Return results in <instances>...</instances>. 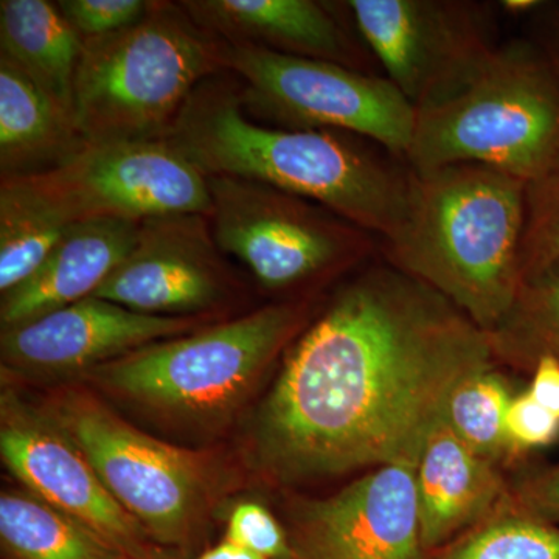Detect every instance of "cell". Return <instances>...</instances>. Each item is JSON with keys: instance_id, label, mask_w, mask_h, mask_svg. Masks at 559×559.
I'll list each match as a JSON object with an SVG mask.
<instances>
[{"instance_id": "obj_1", "label": "cell", "mask_w": 559, "mask_h": 559, "mask_svg": "<svg viewBox=\"0 0 559 559\" xmlns=\"http://www.w3.org/2000/svg\"><path fill=\"white\" fill-rule=\"evenodd\" d=\"M495 360L452 301L374 264L290 347L257 421L260 460L283 480L418 462L454 389Z\"/></svg>"}, {"instance_id": "obj_2", "label": "cell", "mask_w": 559, "mask_h": 559, "mask_svg": "<svg viewBox=\"0 0 559 559\" xmlns=\"http://www.w3.org/2000/svg\"><path fill=\"white\" fill-rule=\"evenodd\" d=\"M212 79L191 94L160 140L205 176L255 180L296 194L378 240L399 229L411 187V170L396 165L400 159L340 132L255 123L242 110L241 95Z\"/></svg>"}, {"instance_id": "obj_3", "label": "cell", "mask_w": 559, "mask_h": 559, "mask_svg": "<svg viewBox=\"0 0 559 559\" xmlns=\"http://www.w3.org/2000/svg\"><path fill=\"white\" fill-rule=\"evenodd\" d=\"M527 186L480 164L411 171L406 216L380 240L385 261L436 289L489 333L522 282Z\"/></svg>"}, {"instance_id": "obj_4", "label": "cell", "mask_w": 559, "mask_h": 559, "mask_svg": "<svg viewBox=\"0 0 559 559\" xmlns=\"http://www.w3.org/2000/svg\"><path fill=\"white\" fill-rule=\"evenodd\" d=\"M559 162V75L538 44H499L457 91L417 110L404 165L480 164L525 182Z\"/></svg>"}, {"instance_id": "obj_5", "label": "cell", "mask_w": 559, "mask_h": 559, "mask_svg": "<svg viewBox=\"0 0 559 559\" xmlns=\"http://www.w3.org/2000/svg\"><path fill=\"white\" fill-rule=\"evenodd\" d=\"M223 64V40L178 3L151 2L145 16L84 40L73 114L87 145L160 140L187 100Z\"/></svg>"}, {"instance_id": "obj_6", "label": "cell", "mask_w": 559, "mask_h": 559, "mask_svg": "<svg viewBox=\"0 0 559 559\" xmlns=\"http://www.w3.org/2000/svg\"><path fill=\"white\" fill-rule=\"evenodd\" d=\"M296 305H272L182 336L154 342L92 369L105 388L176 414H209L248 392L304 325Z\"/></svg>"}, {"instance_id": "obj_7", "label": "cell", "mask_w": 559, "mask_h": 559, "mask_svg": "<svg viewBox=\"0 0 559 559\" xmlns=\"http://www.w3.org/2000/svg\"><path fill=\"white\" fill-rule=\"evenodd\" d=\"M223 64L245 81L241 100L289 130L344 131L404 164L417 110L388 79L334 62L223 40Z\"/></svg>"}, {"instance_id": "obj_8", "label": "cell", "mask_w": 559, "mask_h": 559, "mask_svg": "<svg viewBox=\"0 0 559 559\" xmlns=\"http://www.w3.org/2000/svg\"><path fill=\"white\" fill-rule=\"evenodd\" d=\"M213 237L266 289H288L369 255L374 235L305 198L234 176H207Z\"/></svg>"}, {"instance_id": "obj_9", "label": "cell", "mask_w": 559, "mask_h": 559, "mask_svg": "<svg viewBox=\"0 0 559 559\" xmlns=\"http://www.w3.org/2000/svg\"><path fill=\"white\" fill-rule=\"evenodd\" d=\"M51 419L154 544L189 543L209 492L200 455L140 432L83 392L64 393Z\"/></svg>"}, {"instance_id": "obj_10", "label": "cell", "mask_w": 559, "mask_h": 559, "mask_svg": "<svg viewBox=\"0 0 559 559\" xmlns=\"http://www.w3.org/2000/svg\"><path fill=\"white\" fill-rule=\"evenodd\" d=\"M16 179L68 226L213 212L207 176L164 140L95 143L53 170Z\"/></svg>"}, {"instance_id": "obj_11", "label": "cell", "mask_w": 559, "mask_h": 559, "mask_svg": "<svg viewBox=\"0 0 559 559\" xmlns=\"http://www.w3.org/2000/svg\"><path fill=\"white\" fill-rule=\"evenodd\" d=\"M360 38L415 110L457 91L496 43L492 7L468 0H349Z\"/></svg>"}, {"instance_id": "obj_12", "label": "cell", "mask_w": 559, "mask_h": 559, "mask_svg": "<svg viewBox=\"0 0 559 559\" xmlns=\"http://www.w3.org/2000/svg\"><path fill=\"white\" fill-rule=\"evenodd\" d=\"M417 465L377 466L330 498L300 503L288 530L297 559H430L419 530Z\"/></svg>"}, {"instance_id": "obj_13", "label": "cell", "mask_w": 559, "mask_h": 559, "mask_svg": "<svg viewBox=\"0 0 559 559\" xmlns=\"http://www.w3.org/2000/svg\"><path fill=\"white\" fill-rule=\"evenodd\" d=\"M0 454L32 495L134 559H159L145 528L112 498L90 460L53 421L11 395L2 399Z\"/></svg>"}, {"instance_id": "obj_14", "label": "cell", "mask_w": 559, "mask_h": 559, "mask_svg": "<svg viewBox=\"0 0 559 559\" xmlns=\"http://www.w3.org/2000/svg\"><path fill=\"white\" fill-rule=\"evenodd\" d=\"M219 250L209 216L143 219L130 255L94 297L143 314L190 318L223 299Z\"/></svg>"}, {"instance_id": "obj_15", "label": "cell", "mask_w": 559, "mask_h": 559, "mask_svg": "<svg viewBox=\"0 0 559 559\" xmlns=\"http://www.w3.org/2000/svg\"><path fill=\"white\" fill-rule=\"evenodd\" d=\"M201 319L143 314L87 297L14 329L3 330L2 355L17 369L70 373L95 369L154 342L200 330Z\"/></svg>"}, {"instance_id": "obj_16", "label": "cell", "mask_w": 559, "mask_h": 559, "mask_svg": "<svg viewBox=\"0 0 559 559\" xmlns=\"http://www.w3.org/2000/svg\"><path fill=\"white\" fill-rule=\"evenodd\" d=\"M200 27L227 44L329 61L367 72L369 61L330 3L316 0L180 2Z\"/></svg>"}, {"instance_id": "obj_17", "label": "cell", "mask_w": 559, "mask_h": 559, "mask_svg": "<svg viewBox=\"0 0 559 559\" xmlns=\"http://www.w3.org/2000/svg\"><path fill=\"white\" fill-rule=\"evenodd\" d=\"M415 479L429 557L491 516L511 495L496 463L466 447L444 417L423 447Z\"/></svg>"}, {"instance_id": "obj_18", "label": "cell", "mask_w": 559, "mask_h": 559, "mask_svg": "<svg viewBox=\"0 0 559 559\" xmlns=\"http://www.w3.org/2000/svg\"><path fill=\"white\" fill-rule=\"evenodd\" d=\"M142 221L100 219L69 226L31 278L3 296V330L24 325L94 296L130 255Z\"/></svg>"}, {"instance_id": "obj_19", "label": "cell", "mask_w": 559, "mask_h": 559, "mask_svg": "<svg viewBox=\"0 0 559 559\" xmlns=\"http://www.w3.org/2000/svg\"><path fill=\"white\" fill-rule=\"evenodd\" d=\"M86 146L72 110L0 55L2 179L53 170Z\"/></svg>"}, {"instance_id": "obj_20", "label": "cell", "mask_w": 559, "mask_h": 559, "mask_svg": "<svg viewBox=\"0 0 559 559\" xmlns=\"http://www.w3.org/2000/svg\"><path fill=\"white\" fill-rule=\"evenodd\" d=\"M2 57L27 73L50 97L73 112V84L84 40L57 3L0 2ZM75 116V114H73Z\"/></svg>"}, {"instance_id": "obj_21", "label": "cell", "mask_w": 559, "mask_h": 559, "mask_svg": "<svg viewBox=\"0 0 559 559\" xmlns=\"http://www.w3.org/2000/svg\"><path fill=\"white\" fill-rule=\"evenodd\" d=\"M0 543L7 559H134L32 492L0 496Z\"/></svg>"}, {"instance_id": "obj_22", "label": "cell", "mask_w": 559, "mask_h": 559, "mask_svg": "<svg viewBox=\"0 0 559 559\" xmlns=\"http://www.w3.org/2000/svg\"><path fill=\"white\" fill-rule=\"evenodd\" d=\"M496 360L532 373L543 358L559 360V260L522 278L513 304L489 331Z\"/></svg>"}, {"instance_id": "obj_23", "label": "cell", "mask_w": 559, "mask_h": 559, "mask_svg": "<svg viewBox=\"0 0 559 559\" xmlns=\"http://www.w3.org/2000/svg\"><path fill=\"white\" fill-rule=\"evenodd\" d=\"M68 224L21 179H2L0 187V290L21 286L49 259L68 231Z\"/></svg>"}, {"instance_id": "obj_24", "label": "cell", "mask_w": 559, "mask_h": 559, "mask_svg": "<svg viewBox=\"0 0 559 559\" xmlns=\"http://www.w3.org/2000/svg\"><path fill=\"white\" fill-rule=\"evenodd\" d=\"M430 559H559V524L522 509L513 495Z\"/></svg>"}, {"instance_id": "obj_25", "label": "cell", "mask_w": 559, "mask_h": 559, "mask_svg": "<svg viewBox=\"0 0 559 559\" xmlns=\"http://www.w3.org/2000/svg\"><path fill=\"white\" fill-rule=\"evenodd\" d=\"M513 396L507 378L488 367L454 389L444 421L476 454L498 463L511 454L506 421Z\"/></svg>"}, {"instance_id": "obj_26", "label": "cell", "mask_w": 559, "mask_h": 559, "mask_svg": "<svg viewBox=\"0 0 559 559\" xmlns=\"http://www.w3.org/2000/svg\"><path fill=\"white\" fill-rule=\"evenodd\" d=\"M559 260V162L528 182L527 213L521 242V277Z\"/></svg>"}, {"instance_id": "obj_27", "label": "cell", "mask_w": 559, "mask_h": 559, "mask_svg": "<svg viewBox=\"0 0 559 559\" xmlns=\"http://www.w3.org/2000/svg\"><path fill=\"white\" fill-rule=\"evenodd\" d=\"M224 539L266 559H297L288 530L257 502H241L230 511Z\"/></svg>"}, {"instance_id": "obj_28", "label": "cell", "mask_w": 559, "mask_h": 559, "mask_svg": "<svg viewBox=\"0 0 559 559\" xmlns=\"http://www.w3.org/2000/svg\"><path fill=\"white\" fill-rule=\"evenodd\" d=\"M58 9L81 39L112 35L138 24L151 2L145 0H60Z\"/></svg>"}, {"instance_id": "obj_29", "label": "cell", "mask_w": 559, "mask_h": 559, "mask_svg": "<svg viewBox=\"0 0 559 559\" xmlns=\"http://www.w3.org/2000/svg\"><path fill=\"white\" fill-rule=\"evenodd\" d=\"M506 428L511 454H521L554 443L559 436V419L536 403L527 390L511 400Z\"/></svg>"}, {"instance_id": "obj_30", "label": "cell", "mask_w": 559, "mask_h": 559, "mask_svg": "<svg viewBox=\"0 0 559 559\" xmlns=\"http://www.w3.org/2000/svg\"><path fill=\"white\" fill-rule=\"evenodd\" d=\"M511 495L522 509L559 524V463L525 477Z\"/></svg>"}, {"instance_id": "obj_31", "label": "cell", "mask_w": 559, "mask_h": 559, "mask_svg": "<svg viewBox=\"0 0 559 559\" xmlns=\"http://www.w3.org/2000/svg\"><path fill=\"white\" fill-rule=\"evenodd\" d=\"M530 395L559 419V360L543 358L538 360L532 373Z\"/></svg>"}, {"instance_id": "obj_32", "label": "cell", "mask_w": 559, "mask_h": 559, "mask_svg": "<svg viewBox=\"0 0 559 559\" xmlns=\"http://www.w3.org/2000/svg\"><path fill=\"white\" fill-rule=\"evenodd\" d=\"M538 46L549 58L559 75V11H551L540 17Z\"/></svg>"}, {"instance_id": "obj_33", "label": "cell", "mask_w": 559, "mask_h": 559, "mask_svg": "<svg viewBox=\"0 0 559 559\" xmlns=\"http://www.w3.org/2000/svg\"><path fill=\"white\" fill-rule=\"evenodd\" d=\"M189 559H266L260 557V555L253 554L245 547L237 546V544L230 543V540L223 539L219 544H216L212 549L202 551L197 557Z\"/></svg>"}, {"instance_id": "obj_34", "label": "cell", "mask_w": 559, "mask_h": 559, "mask_svg": "<svg viewBox=\"0 0 559 559\" xmlns=\"http://www.w3.org/2000/svg\"><path fill=\"white\" fill-rule=\"evenodd\" d=\"M503 11H509V13L514 14H530L533 11H538L543 9L544 3L538 2V0H503L500 2Z\"/></svg>"}]
</instances>
